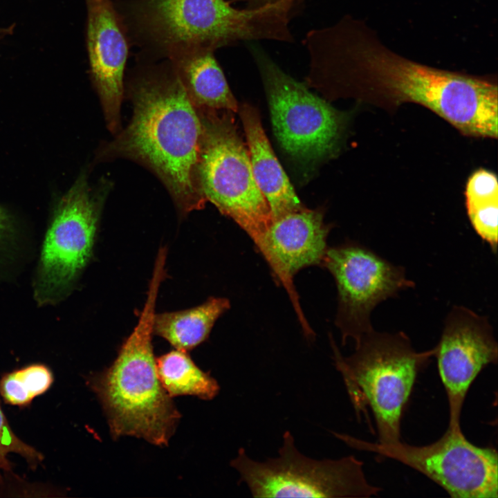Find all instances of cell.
<instances>
[{
  "label": "cell",
  "instance_id": "6da1fadb",
  "mask_svg": "<svg viewBox=\"0 0 498 498\" xmlns=\"http://www.w3.org/2000/svg\"><path fill=\"white\" fill-rule=\"evenodd\" d=\"M131 99V121L101 147L98 157L126 158L147 167L183 216L203 208L198 174L201 122L178 75L141 79Z\"/></svg>",
  "mask_w": 498,
  "mask_h": 498
},
{
  "label": "cell",
  "instance_id": "7a4b0ae2",
  "mask_svg": "<svg viewBox=\"0 0 498 498\" xmlns=\"http://www.w3.org/2000/svg\"><path fill=\"white\" fill-rule=\"evenodd\" d=\"M165 266L154 264L138 322L113 363L88 380L105 412L112 437L133 436L166 445L181 414L156 374L152 335L155 308Z\"/></svg>",
  "mask_w": 498,
  "mask_h": 498
},
{
  "label": "cell",
  "instance_id": "3957f363",
  "mask_svg": "<svg viewBox=\"0 0 498 498\" xmlns=\"http://www.w3.org/2000/svg\"><path fill=\"white\" fill-rule=\"evenodd\" d=\"M366 82L374 101L391 105L418 104L464 136L497 138L496 77L433 67L387 48L369 61Z\"/></svg>",
  "mask_w": 498,
  "mask_h": 498
},
{
  "label": "cell",
  "instance_id": "277c9868",
  "mask_svg": "<svg viewBox=\"0 0 498 498\" xmlns=\"http://www.w3.org/2000/svg\"><path fill=\"white\" fill-rule=\"evenodd\" d=\"M335 365L341 374L357 416L375 419L378 443L400 441L402 416L419 371L434 357V347L417 351L404 332L374 329L356 342L353 353L344 357L331 340Z\"/></svg>",
  "mask_w": 498,
  "mask_h": 498
},
{
  "label": "cell",
  "instance_id": "5b68a950",
  "mask_svg": "<svg viewBox=\"0 0 498 498\" xmlns=\"http://www.w3.org/2000/svg\"><path fill=\"white\" fill-rule=\"evenodd\" d=\"M143 18L156 39L172 53L214 49L241 41L293 42L295 5L288 1L239 9L226 0H147Z\"/></svg>",
  "mask_w": 498,
  "mask_h": 498
},
{
  "label": "cell",
  "instance_id": "8992f818",
  "mask_svg": "<svg viewBox=\"0 0 498 498\" xmlns=\"http://www.w3.org/2000/svg\"><path fill=\"white\" fill-rule=\"evenodd\" d=\"M202 131L198 174L203 194L235 221L255 244L273 221L268 203L255 180L248 149L232 111L196 108Z\"/></svg>",
  "mask_w": 498,
  "mask_h": 498
},
{
  "label": "cell",
  "instance_id": "52a82bcc",
  "mask_svg": "<svg viewBox=\"0 0 498 498\" xmlns=\"http://www.w3.org/2000/svg\"><path fill=\"white\" fill-rule=\"evenodd\" d=\"M279 455L265 461L250 458L240 448L230 465L254 497H370L382 488L371 484L363 463L351 455L317 460L300 452L289 431L283 435Z\"/></svg>",
  "mask_w": 498,
  "mask_h": 498
},
{
  "label": "cell",
  "instance_id": "ba28073f",
  "mask_svg": "<svg viewBox=\"0 0 498 498\" xmlns=\"http://www.w3.org/2000/svg\"><path fill=\"white\" fill-rule=\"evenodd\" d=\"M333 434L353 449L394 459L423 474L452 497H498L496 449L472 444L461 427L448 426L439 439L421 446L401 441L381 444L345 434Z\"/></svg>",
  "mask_w": 498,
  "mask_h": 498
},
{
  "label": "cell",
  "instance_id": "9c48e42d",
  "mask_svg": "<svg viewBox=\"0 0 498 498\" xmlns=\"http://www.w3.org/2000/svg\"><path fill=\"white\" fill-rule=\"evenodd\" d=\"M268 96L275 135L293 158L315 163L334 155L344 116L284 73L264 51L252 49Z\"/></svg>",
  "mask_w": 498,
  "mask_h": 498
},
{
  "label": "cell",
  "instance_id": "30bf717a",
  "mask_svg": "<svg viewBox=\"0 0 498 498\" xmlns=\"http://www.w3.org/2000/svg\"><path fill=\"white\" fill-rule=\"evenodd\" d=\"M107 187H91L85 173L59 201L44 241L36 293L45 302L66 293L93 252Z\"/></svg>",
  "mask_w": 498,
  "mask_h": 498
},
{
  "label": "cell",
  "instance_id": "8fae6325",
  "mask_svg": "<svg viewBox=\"0 0 498 498\" xmlns=\"http://www.w3.org/2000/svg\"><path fill=\"white\" fill-rule=\"evenodd\" d=\"M322 264L337 285L335 323L341 331L342 344L348 338L356 342L374 329L371 320L374 308L415 285L407 277L403 266L358 243L327 248Z\"/></svg>",
  "mask_w": 498,
  "mask_h": 498
},
{
  "label": "cell",
  "instance_id": "7c38bea8",
  "mask_svg": "<svg viewBox=\"0 0 498 498\" xmlns=\"http://www.w3.org/2000/svg\"><path fill=\"white\" fill-rule=\"evenodd\" d=\"M434 349L448 402V426L461 427L462 407L472 383L486 366L497 362L498 347L492 327L486 316L454 306Z\"/></svg>",
  "mask_w": 498,
  "mask_h": 498
},
{
  "label": "cell",
  "instance_id": "4fadbf2b",
  "mask_svg": "<svg viewBox=\"0 0 498 498\" xmlns=\"http://www.w3.org/2000/svg\"><path fill=\"white\" fill-rule=\"evenodd\" d=\"M330 229L321 210L306 208L273 220L255 244L288 292L308 335L312 332L302 312L293 279L301 269L323 263Z\"/></svg>",
  "mask_w": 498,
  "mask_h": 498
},
{
  "label": "cell",
  "instance_id": "5bb4252c",
  "mask_svg": "<svg viewBox=\"0 0 498 498\" xmlns=\"http://www.w3.org/2000/svg\"><path fill=\"white\" fill-rule=\"evenodd\" d=\"M88 50L93 82L109 131L120 130L127 44L109 0H88Z\"/></svg>",
  "mask_w": 498,
  "mask_h": 498
},
{
  "label": "cell",
  "instance_id": "9a60e30c",
  "mask_svg": "<svg viewBox=\"0 0 498 498\" xmlns=\"http://www.w3.org/2000/svg\"><path fill=\"white\" fill-rule=\"evenodd\" d=\"M256 183L267 201L273 220L306 208L296 195L264 133L257 110L239 106Z\"/></svg>",
  "mask_w": 498,
  "mask_h": 498
},
{
  "label": "cell",
  "instance_id": "2e32d148",
  "mask_svg": "<svg viewBox=\"0 0 498 498\" xmlns=\"http://www.w3.org/2000/svg\"><path fill=\"white\" fill-rule=\"evenodd\" d=\"M174 55L176 74L196 108L238 111V103L212 50L195 49Z\"/></svg>",
  "mask_w": 498,
  "mask_h": 498
},
{
  "label": "cell",
  "instance_id": "e0dca14e",
  "mask_svg": "<svg viewBox=\"0 0 498 498\" xmlns=\"http://www.w3.org/2000/svg\"><path fill=\"white\" fill-rule=\"evenodd\" d=\"M230 308L228 299L211 297L183 311L156 313L153 331L176 349L188 351L204 342L217 320Z\"/></svg>",
  "mask_w": 498,
  "mask_h": 498
},
{
  "label": "cell",
  "instance_id": "ac0fdd59",
  "mask_svg": "<svg viewBox=\"0 0 498 498\" xmlns=\"http://www.w3.org/2000/svg\"><path fill=\"white\" fill-rule=\"evenodd\" d=\"M158 378L170 397L195 396L211 400L219 391L217 381L201 370L187 351L175 349L156 359Z\"/></svg>",
  "mask_w": 498,
  "mask_h": 498
},
{
  "label": "cell",
  "instance_id": "d6986e66",
  "mask_svg": "<svg viewBox=\"0 0 498 498\" xmlns=\"http://www.w3.org/2000/svg\"><path fill=\"white\" fill-rule=\"evenodd\" d=\"M465 208L477 234L496 253L498 228V183L495 173L483 168L471 174L465 190Z\"/></svg>",
  "mask_w": 498,
  "mask_h": 498
},
{
  "label": "cell",
  "instance_id": "ffe728a7",
  "mask_svg": "<svg viewBox=\"0 0 498 498\" xmlns=\"http://www.w3.org/2000/svg\"><path fill=\"white\" fill-rule=\"evenodd\" d=\"M53 382V373L47 366L32 364L5 374L0 380V394L5 403L24 407L45 393Z\"/></svg>",
  "mask_w": 498,
  "mask_h": 498
},
{
  "label": "cell",
  "instance_id": "44dd1931",
  "mask_svg": "<svg viewBox=\"0 0 498 498\" xmlns=\"http://www.w3.org/2000/svg\"><path fill=\"white\" fill-rule=\"evenodd\" d=\"M18 454L35 468L43 460V456L32 446L21 441L12 430L0 406V479L1 472L11 470L8 456Z\"/></svg>",
  "mask_w": 498,
  "mask_h": 498
},
{
  "label": "cell",
  "instance_id": "7402d4cb",
  "mask_svg": "<svg viewBox=\"0 0 498 498\" xmlns=\"http://www.w3.org/2000/svg\"><path fill=\"white\" fill-rule=\"evenodd\" d=\"M242 1L247 4L248 8H259L266 6L275 4L284 1L292 2L297 8L300 6L305 0H238Z\"/></svg>",
  "mask_w": 498,
  "mask_h": 498
},
{
  "label": "cell",
  "instance_id": "603a6c76",
  "mask_svg": "<svg viewBox=\"0 0 498 498\" xmlns=\"http://www.w3.org/2000/svg\"><path fill=\"white\" fill-rule=\"evenodd\" d=\"M12 221L8 212L0 206V240L11 231Z\"/></svg>",
  "mask_w": 498,
  "mask_h": 498
}]
</instances>
